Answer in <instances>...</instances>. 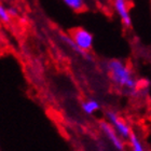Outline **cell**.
Instances as JSON below:
<instances>
[{"label": "cell", "instance_id": "1", "mask_svg": "<svg viewBox=\"0 0 151 151\" xmlns=\"http://www.w3.org/2000/svg\"><path fill=\"white\" fill-rule=\"evenodd\" d=\"M112 81L121 88H125L131 92H136L140 88L139 81L133 77L132 69L121 60H110L107 63Z\"/></svg>", "mask_w": 151, "mask_h": 151}, {"label": "cell", "instance_id": "2", "mask_svg": "<svg viewBox=\"0 0 151 151\" xmlns=\"http://www.w3.org/2000/svg\"><path fill=\"white\" fill-rule=\"evenodd\" d=\"M106 119H107V122L112 126L113 129L116 131V133L121 138L129 139V135L132 133V129L125 120L112 110H108L106 112Z\"/></svg>", "mask_w": 151, "mask_h": 151}, {"label": "cell", "instance_id": "3", "mask_svg": "<svg viewBox=\"0 0 151 151\" xmlns=\"http://www.w3.org/2000/svg\"><path fill=\"white\" fill-rule=\"evenodd\" d=\"M70 38L81 50L85 51V52H90V50L93 47L94 37L91 32L84 28L78 27V28L73 29V32H70Z\"/></svg>", "mask_w": 151, "mask_h": 151}, {"label": "cell", "instance_id": "4", "mask_svg": "<svg viewBox=\"0 0 151 151\" xmlns=\"http://www.w3.org/2000/svg\"><path fill=\"white\" fill-rule=\"evenodd\" d=\"M99 127H101V132L104 133V135L107 137L108 140L111 142V145L113 146V148L118 151L124 150V144H123L122 138L116 134V131L113 129V127L106 121V120L99 122Z\"/></svg>", "mask_w": 151, "mask_h": 151}, {"label": "cell", "instance_id": "5", "mask_svg": "<svg viewBox=\"0 0 151 151\" xmlns=\"http://www.w3.org/2000/svg\"><path fill=\"white\" fill-rule=\"evenodd\" d=\"M113 8L116 14L119 15L122 24L125 27H132V16L129 13V0H113Z\"/></svg>", "mask_w": 151, "mask_h": 151}, {"label": "cell", "instance_id": "6", "mask_svg": "<svg viewBox=\"0 0 151 151\" xmlns=\"http://www.w3.org/2000/svg\"><path fill=\"white\" fill-rule=\"evenodd\" d=\"M60 40L63 41L64 43L65 44H67L68 47L71 49V50L73 51V52H76L77 54H79V55H81L84 60H93V58H92V56H91V54L88 53V52H85V51H83V50H81L80 47L77 45V44L73 42V40L70 38V36H68V35H60Z\"/></svg>", "mask_w": 151, "mask_h": 151}, {"label": "cell", "instance_id": "7", "mask_svg": "<svg viewBox=\"0 0 151 151\" xmlns=\"http://www.w3.org/2000/svg\"><path fill=\"white\" fill-rule=\"evenodd\" d=\"M81 108L83 112L86 113V114H93L96 111L99 110L101 108V105H99V101L94 99V98H88V101H83L81 104Z\"/></svg>", "mask_w": 151, "mask_h": 151}, {"label": "cell", "instance_id": "8", "mask_svg": "<svg viewBox=\"0 0 151 151\" xmlns=\"http://www.w3.org/2000/svg\"><path fill=\"white\" fill-rule=\"evenodd\" d=\"M63 2L75 12H80L85 8V0H63Z\"/></svg>", "mask_w": 151, "mask_h": 151}, {"label": "cell", "instance_id": "9", "mask_svg": "<svg viewBox=\"0 0 151 151\" xmlns=\"http://www.w3.org/2000/svg\"><path fill=\"white\" fill-rule=\"evenodd\" d=\"M129 142L131 145L132 151H146L144 146H142L140 139L138 138V136L136 135L135 133H131V135L129 137Z\"/></svg>", "mask_w": 151, "mask_h": 151}, {"label": "cell", "instance_id": "10", "mask_svg": "<svg viewBox=\"0 0 151 151\" xmlns=\"http://www.w3.org/2000/svg\"><path fill=\"white\" fill-rule=\"evenodd\" d=\"M0 21L2 23H6V24L11 22V16L8 13V8H6L1 3H0Z\"/></svg>", "mask_w": 151, "mask_h": 151}, {"label": "cell", "instance_id": "11", "mask_svg": "<svg viewBox=\"0 0 151 151\" xmlns=\"http://www.w3.org/2000/svg\"><path fill=\"white\" fill-rule=\"evenodd\" d=\"M8 13L11 16V19L12 17H16V16L19 15V10L15 6H10V8H8Z\"/></svg>", "mask_w": 151, "mask_h": 151}]
</instances>
